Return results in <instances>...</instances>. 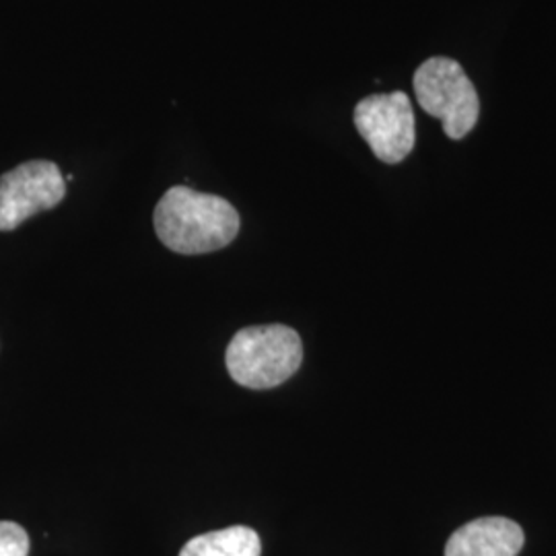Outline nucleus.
<instances>
[{
  "mask_svg": "<svg viewBox=\"0 0 556 556\" xmlns=\"http://www.w3.org/2000/svg\"><path fill=\"white\" fill-rule=\"evenodd\" d=\"M153 225L167 250L199 256L227 248L238 238L241 219L229 200L174 186L157 202Z\"/></svg>",
  "mask_w": 556,
  "mask_h": 556,
  "instance_id": "f257e3e1",
  "label": "nucleus"
},
{
  "mask_svg": "<svg viewBox=\"0 0 556 556\" xmlns=\"http://www.w3.org/2000/svg\"><path fill=\"white\" fill-rule=\"evenodd\" d=\"M303 361L298 332L282 324L250 326L231 338L225 365L231 379L250 390H270L293 378Z\"/></svg>",
  "mask_w": 556,
  "mask_h": 556,
  "instance_id": "f03ea898",
  "label": "nucleus"
},
{
  "mask_svg": "<svg viewBox=\"0 0 556 556\" xmlns=\"http://www.w3.org/2000/svg\"><path fill=\"white\" fill-rule=\"evenodd\" d=\"M415 93L420 108L443 122L450 139H464L477 126V89L456 60L439 56L422 62L415 73Z\"/></svg>",
  "mask_w": 556,
  "mask_h": 556,
  "instance_id": "7ed1b4c3",
  "label": "nucleus"
},
{
  "mask_svg": "<svg viewBox=\"0 0 556 556\" xmlns=\"http://www.w3.org/2000/svg\"><path fill=\"white\" fill-rule=\"evenodd\" d=\"M358 135L383 163L396 165L415 149V112L406 93L369 96L355 108Z\"/></svg>",
  "mask_w": 556,
  "mask_h": 556,
  "instance_id": "20e7f679",
  "label": "nucleus"
},
{
  "mask_svg": "<svg viewBox=\"0 0 556 556\" xmlns=\"http://www.w3.org/2000/svg\"><path fill=\"white\" fill-rule=\"evenodd\" d=\"M66 179L52 161H27L0 176V231H13L41 211L59 206Z\"/></svg>",
  "mask_w": 556,
  "mask_h": 556,
  "instance_id": "39448f33",
  "label": "nucleus"
},
{
  "mask_svg": "<svg viewBox=\"0 0 556 556\" xmlns=\"http://www.w3.org/2000/svg\"><path fill=\"white\" fill-rule=\"evenodd\" d=\"M526 534L507 517H480L457 528L447 540L445 556H517Z\"/></svg>",
  "mask_w": 556,
  "mask_h": 556,
  "instance_id": "423d86ee",
  "label": "nucleus"
},
{
  "mask_svg": "<svg viewBox=\"0 0 556 556\" xmlns=\"http://www.w3.org/2000/svg\"><path fill=\"white\" fill-rule=\"evenodd\" d=\"M258 532L248 526H231L217 532H206L184 544L179 556H260Z\"/></svg>",
  "mask_w": 556,
  "mask_h": 556,
  "instance_id": "0eeeda50",
  "label": "nucleus"
},
{
  "mask_svg": "<svg viewBox=\"0 0 556 556\" xmlns=\"http://www.w3.org/2000/svg\"><path fill=\"white\" fill-rule=\"evenodd\" d=\"M29 555V536L15 521H0V556Z\"/></svg>",
  "mask_w": 556,
  "mask_h": 556,
  "instance_id": "6e6552de",
  "label": "nucleus"
}]
</instances>
